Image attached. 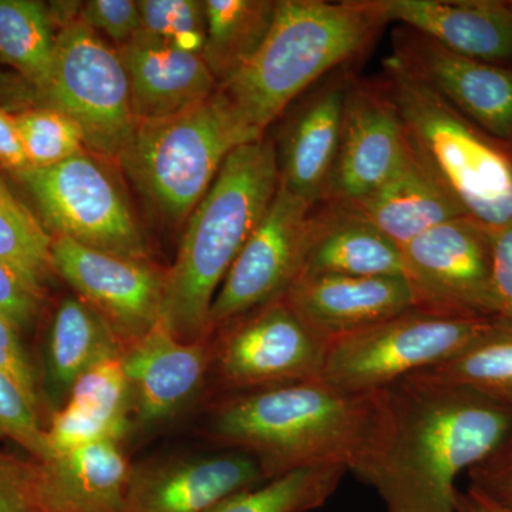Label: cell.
Listing matches in <instances>:
<instances>
[{
	"mask_svg": "<svg viewBox=\"0 0 512 512\" xmlns=\"http://www.w3.org/2000/svg\"><path fill=\"white\" fill-rule=\"evenodd\" d=\"M372 443L350 470L389 512H456V478L500 446L512 412L464 387L406 379L382 390Z\"/></svg>",
	"mask_w": 512,
	"mask_h": 512,
	"instance_id": "1",
	"label": "cell"
},
{
	"mask_svg": "<svg viewBox=\"0 0 512 512\" xmlns=\"http://www.w3.org/2000/svg\"><path fill=\"white\" fill-rule=\"evenodd\" d=\"M382 390L346 393L319 382L245 390L215 410L210 433L254 456L268 480L313 466L352 470L379 429Z\"/></svg>",
	"mask_w": 512,
	"mask_h": 512,
	"instance_id": "2",
	"label": "cell"
},
{
	"mask_svg": "<svg viewBox=\"0 0 512 512\" xmlns=\"http://www.w3.org/2000/svg\"><path fill=\"white\" fill-rule=\"evenodd\" d=\"M278 187L275 144L265 138L238 147L222 164L188 217L177 258L165 272L160 322L178 339L207 338L215 295Z\"/></svg>",
	"mask_w": 512,
	"mask_h": 512,
	"instance_id": "3",
	"label": "cell"
},
{
	"mask_svg": "<svg viewBox=\"0 0 512 512\" xmlns=\"http://www.w3.org/2000/svg\"><path fill=\"white\" fill-rule=\"evenodd\" d=\"M384 26L372 0H276L261 49L218 89L264 136L296 99L365 52Z\"/></svg>",
	"mask_w": 512,
	"mask_h": 512,
	"instance_id": "4",
	"label": "cell"
},
{
	"mask_svg": "<svg viewBox=\"0 0 512 512\" xmlns=\"http://www.w3.org/2000/svg\"><path fill=\"white\" fill-rule=\"evenodd\" d=\"M383 66L413 147L467 217L490 231L512 224L511 147L461 116L394 57Z\"/></svg>",
	"mask_w": 512,
	"mask_h": 512,
	"instance_id": "5",
	"label": "cell"
},
{
	"mask_svg": "<svg viewBox=\"0 0 512 512\" xmlns=\"http://www.w3.org/2000/svg\"><path fill=\"white\" fill-rule=\"evenodd\" d=\"M261 138L218 89L183 113L138 121L119 165L161 217L183 222L229 154Z\"/></svg>",
	"mask_w": 512,
	"mask_h": 512,
	"instance_id": "6",
	"label": "cell"
},
{
	"mask_svg": "<svg viewBox=\"0 0 512 512\" xmlns=\"http://www.w3.org/2000/svg\"><path fill=\"white\" fill-rule=\"evenodd\" d=\"M416 308L328 343L319 382L346 393H375L460 355L493 328Z\"/></svg>",
	"mask_w": 512,
	"mask_h": 512,
	"instance_id": "7",
	"label": "cell"
},
{
	"mask_svg": "<svg viewBox=\"0 0 512 512\" xmlns=\"http://www.w3.org/2000/svg\"><path fill=\"white\" fill-rule=\"evenodd\" d=\"M39 94L45 106L77 124L84 147L119 165L137 126L119 50L79 18L59 26L52 70Z\"/></svg>",
	"mask_w": 512,
	"mask_h": 512,
	"instance_id": "8",
	"label": "cell"
},
{
	"mask_svg": "<svg viewBox=\"0 0 512 512\" xmlns=\"http://www.w3.org/2000/svg\"><path fill=\"white\" fill-rule=\"evenodd\" d=\"M16 175L32 194L52 235L109 254L150 261L130 204L96 157L83 150L53 167L28 168Z\"/></svg>",
	"mask_w": 512,
	"mask_h": 512,
	"instance_id": "9",
	"label": "cell"
},
{
	"mask_svg": "<svg viewBox=\"0 0 512 512\" xmlns=\"http://www.w3.org/2000/svg\"><path fill=\"white\" fill-rule=\"evenodd\" d=\"M406 278L424 311L498 319L490 229L458 217L402 248Z\"/></svg>",
	"mask_w": 512,
	"mask_h": 512,
	"instance_id": "10",
	"label": "cell"
},
{
	"mask_svg": "<svg viewBox=\"0 0 512 512\" xmlns=\"http://www.w3.org/2000/svg\"><path fill=\"white\" fill-rule=\"evenodd\" d=\"M315 204L279 184L274 201L229 269L208 316V335L284 298L302 274Z\"/></svg>",
	"mask_w": 512,
	"mask_h": 512,
	"instance_id": "11",
	"label": "cell"
},
{
	"mask_svg": "<svg viewBox=\"0 0 512 512\" xmlns=\"http://www.w3.org/2000/svg\"><path fill=\"white\" fill-rule=\"evenodd\" d=\"M212 362L225 386L255 390L318 380L328 343L289 308L284 298L222 326Z\"/></svg>",
	"mask_w": 512,
	"mask_h": 512,
	"instance_id": "12",
	"label": "cell"
},
{
	"mask_svg": "<svg viewBox=\"0 0 512 512\" xmlns=\"http://www.w3.org/2000/svg\"><path fill=\"white\" fill-rule=\"evenodd\" d=\"M52 265L53 272L107 320L123 348L160 322L165 272L150 261L53 235Z\"/></svg>",
	"mask_w": 512,
	"mask_h": 512,
	"instance_id": "13",
	"label": "cell"
},
{
	"mask_svg": "<svg viewBox=\"0 0 512 512\" xmlns=\"http://www.w3.org/2000/svg\"><path fill=\"white\" fill-rule=\"evenodd\" d=\"M400 111L384 80L353 77L328 194L322 202H353L393 177L412 154Z\"/></svg>",
	"mask_w": 512,
	"mask_h": 512,
	"instance_id": "14",
	"label": "cell"
},
{
	"mask_svg": "<svg viewBox=\"0 0 512 512\" xmlns=\"http://www.w3.org/2000/svg\"><path fill=\"white\" fill-rule=\"evenodd\" d=\"M392 57L461 116L511 147L512 67L451 52L404 26L392 35Z\"/></svg>",
	"mask_w": 512,
	"mask_h": 512,
	"instance_id": "15",
	"label": "cell"
},
{
	"mask_svg": "<svg viewBox=\"0 0 512 512\" xmlns=\"http://www.w3.org/2000/svg\"><path fill=\"white\" fill-rule=\"evenodd\" d=\"M265 481L258 460L235 448L133 467L123 512H207Z\"/></svg>",
	"mask_w": 512,
	"mask_h": 512,
	"instance_id": "16",
	"label": "cell"
},
{
	"mask_svg": "<svg viewBox=\"0 0 512 512\" xmlns=\"http://www.w3.org/2000/svg\"><path fill=\"white\" fill-rule=\"evenodd\" d=\"M353 77L342 67L303 94L275 146L279 184L315 205L328 194Z\"/></svg>",
	"mask_w": 512,
	"mask_h": 512,
	"instance_id": "17",
	"label": "cell"
},
{
	"mask_svg": "<svg viewBox=\"0 0 512 512\" xmlns=\"http://www.w3.org/2000/svg\"><path fill=\"white\" fill-rule=\"evenodd\" d=\"M284 301L326 343L419 308L403 276L301 275Z\"/></svg>",
	"mask_w": 512,
	"mask_h": 512,
	"instance_id": "18",
	"label": "cell"
},
{
	"mask_svg": "<svg viewBox=\"0 0 512 512\" xmlns=\"http://www.w3.org/2000/svg\"><path fill=\"white\" fill-rule=\"evenodd\" d=\"M121 363L130 386L133 417L148 426L170 419L200 390L212 350L205 339L184 342L158 322L124 346Z\"/></svg>",
	"mask_w": 512,
	"mask_h": 512,
	"instance_id": "19",
	"label": "cell"
},
{
	"mask_svg": "<svg viewBox=\"0 0 512 512\" xmlns=\"http://www.w3.org/2000/svg\"><path fill=\"white\" fill-rule=\"evenodd\" d=\"M384 25L423 33L458 55L512 67V2L372 0Z\"/></svg>",
	"mask_w": 512,
	"mask_h": 512,
	"instance_id": "20",
	"label": "cell"
},
{
	"mask_svg": "<svg viewBox=\"0 0 512 512\" xmlns=\"http://www.w3.org/2000/svg\"><path fill=\"white\" fill-rule=\"evenodd\" d=\"M117 50L127 72L137 123L183 113L218 90L204 56L184 52L141 30Z\"/></svg>",
	"mask_w": 512,
	"mask_h": 512,
	"instance_id": "21",
	"label": "cell"
},
{
	"mask_svg": "<svg viewBox=\"0 0 512 512\" xmlns=\"http://www.w3.org/2000/svg\"><path fill=\"white\" fill-rule=\"evenodd\" d=\"M131 468L111 440L37 461L39 512H123Z\"/></svg>",
	"mask_w": 512,
	"mask_h": 512,
	"instance_id": "22",
	"label": "cell"
},
{
	"mask_svg": "<svg viewBox=\"0 0 512 512\" xmlns=\"http://www.w3.org/2000/svg\"><path fill=\"white\" fill-rule=\"evenodd\" d=\"M338 204L379 229L400 249L443 222L467 217L446 184L414 147L406 163L382 187L360 200Z\"/></svg>",
	"mask_w": 512,
	"mask_h": 512,
	"instance_id": "23",
	"label": "cell"
},
{
	"mask_svg": "<svg viewBox=\"0 0 512 512\" xmlns=\"http://www.w3.org/2000/svg\"><path fill=\"white\" fill-rule=\"evenodd\" d=\"M301 275L403 276L402 249L338 202L313 207ZM299 275V276H301Z\"/></svg>",
	"mask_w": 512,
	"mask_h": 512,
	"instance_id": "24",
	"label": "cell"
},
{
	"mask_svg": "<svg viewBox=\"0 0 512 512\" xmlns=\"http://www.w3.org/2000/svg\"><path fill=\"white\" fill-rule=\"evenodd\" d=\"M123 343L107 320L79 296L63 299L53 316L45 350V387L57 412L76 380L106 357L120 355Z\"/></svg>",
	"mask_w": 512,
	"mask_h": 512,
	"instance_id": "25",
	"label": "cell"
},
{
	"mask_svg": "<svg viewBox=\"0 0 512 512\" xmlns=\"http://www.w3.org/2000/svg\"><path fill=\"white\" fill-rule=\"evenodd\" d=\"M204 56L218 86L247 66L261 49L276 13V0H204Z\"/></svg>",
	"mask_w": 512,
	"mask_h": 512,
	"instance_id": "26",
	"label": "cell"
},
{
	"mask_svg": "<svg viewBox=\"0 0 512 512\" xmlns=\"http://www.w3.org/2000/svg\"><path fill=\"white\" fill-rule=\"evenodd\" d=\"M409 377L473 390L512 412V323L495 320L493 328L460 355Z\"/></svg>",
	"mask_w": 512,
	"mask_h": 512,
	"instance_id": "27",
	"label": "cell"
},
{
	"mask_svg": "<svg viewBox=\"0 0 512 512\" xmlns=\"http://www.w3.org/2000/svg\"><path fill=\"white\" fill-rule=\"evenodd\" d=\"M50 10L35 0H0V59L5 60L37 93L45 89L56 46Z\"/></svg>",
	"mask_w": 512,
	"mask_h": 512,
	"instance_id": "28",
	"label": "cell"
},
{
	"mask_svg": "<svg viewBox=\"0 0 512 512\" xmlns=\"http://www.w3.org/2000/svg\"><path fill=\"white\" fill-rule=\"evenodd\" d=\"M349 473L343 466H313L289 471L256 487L229 495L207 512H309L318 510Z\"/></svg>",
	"mask_w": 512,
	"mask_h": 512,
	"instance_id": "29",
	"label": "cell"
},
{
	"mask_svg": "<svg viewBox=\"0 0 512 512\" xmlns=\"http://www.w3.org/2000/svg\"><path fill=\"white\" fill-rule=\"evenodd\" d=\"M62 407L121 441L133 417L130 386L121 353L106 357L86 370L73 384Z\"/></svg>",
	"mask_w": 512,
	"mask_h": 512,
	"instance_id": "30",
	"label": "cell"
},
{
	"mask_svg": "<svg viewBox=\"0 0 512 512\" xmlns=\"http://www.w3.org/2000/svg\"><path fill=\"white\" fill-rule=\"evenodd\" d=\"M53 235L0 177V261L43 286L53 274Z\"/></svg>",
	"mask_w": 512,
	"mask_h": 512,
	"instance_id": "31",
	"label": "cell"
},
{
	"mask_svg": "<svg viewBox=\"0 0 512 512\" xmlns=\"http://www.w3.org/2000/svg\"><path fill=\"white\" fill-rule=\"evenodd\" d=\"M15 119L30 168L53 167L83 151L82 131L62 111L42 106Z\"/></svg>",
	"mask_w": 512,
	"mask_h": 512,
	"instance_id": "32",
	"label": "cell"
},
{
	"mask_svg": "<svg viewBox=\"0 0 512 512\" xmlns=\"http://www.w3.org/2000/svg\"><path fill=\"white\" fill-rule=\"evenodd\" d=\"M141 32L202 55L207 36L204 2L200 0H140Z\"/></svg>",
	"mask_w": 512,
	"mask_h": 512,
	"instance_id": "33",
	"label": "cell"
},
{
	"mask_svg": "<svg viewBox=\"0 0 512 512\" xmlns=\"http://www.w3.org/2000/svg\"><path fill=\"white\" fill-rule=\"evenodd\" d=\"M0 439L15 441L36 461L52 457L37 409L18 383L0 370Z\"/></svg>",
	"mask_w": 512,
	"mask_h": 512,
	"instance_id": "34",
	"label": "cell"
},
{
	"mask_svg": "<svg viewBox=\"0 0 512 512\" xmlns=\"http://www.w3.org/2000/svg\"><path fill=\"white\" fill-rule=\"evenodd\" d=\"M79 20L121 47L141 30L140 6L134 0H90L82 3ZM117 47V49H119Z\"/></svg>",
	"mask_w": 512,
	"mask_h": 512,
	"instance_id": "35",
	"label": "cell"
},
{
	"mask_svg": "<svg viewBox=\"0 0 512 512\" xmlns=\"http://www.w3.org/2000/svg\"><path fill=\"white\" fill-rule=\"evenodd\" d=\"M468 476V490L512 512V431L490 456L468 470Z\"/></svg>",
	"mask_w": 512,
	"mask_h": 512,
	"instance_id": "36",
	"label": "cell"
},
{
	"mask_svg": "<svg viewBox=\"0 0 512 512\" xmlns=\"http://www.w3.org/2000/svg\"><path fill=\"white\" fill-rule=\"evenodd\" d=\"M43 288L18 269L0 261V316L19 330L28 328L42 305Z\"/></svg>",
	"mask_w": 512,
	"mask_h": 512,
	"instance_id": "37",
	"label": "cell"
},
{
	"mask_svg": "<svg viewBox=\"0 0 512 512\" xmlns=\"http://www.w3.org/2000/svg\"><path fill=\"white\" fill-rule=\"evenodd\" d=\"M36 481L37 461L0 453V512H39Z\"/></svg>",
	"mask_w": 512,
	"mask_h": 512,
	"instance_id": "38",
	"label": "cell"
},
{
	"mask_svg": "<svg viewBox=\"0 0 512 512\" xmlns=\"http://www.w3.org/2000/svg\"><path fill=\"white\" fill-rule=\"evenodd\" d=\"M20 330L0 316V370L12 377L33 406L39 407L36 372L20 340Z\"/></svg>",
	"mask_w": 512,
	"mask_h": 512,
	"instance_id": "39",
	"label": "cell"
},
{
	"mask_svg": "<svg viewBox=\"0 0 512 512\" xmlns=\"http://www.w3.org/2000/svg\"><path fill=\"white\" fill-rule=\"evenodd\" d=\"M490 232L497 315L512 323V224Z\"/></svg>",
	"mask_w": 512,
	"mask_h": 512,
	"instance_id": "40",
	"label": "cell"
},
{
	"mask_svg": "<svg viewBox=\"0 0 512 512\" xmlns=\"http://www.w3.org/2000/svg\"><path fill=\"white\" fill-rule=\"evenodd\" d=\"M0 164L19 174L30 168L15 116L0 109Z\"/></svg>",
	"mask_w": 512,
	"mask_h": 512,
	"instance_id": "41",
	"label": "cell"
},
{
	"mask_svg": "<svg viewBox=\"0 0 512 512\" xmlns=\"http://www.w3.org/2000/svg\"><path fill=\"white\" fill-rule=\"evenodd\" d=\"M456 512H490L480 498L476 497L470 490L467 493L457 491Z\"/></svg>",
	"mask_w": 512,
	"mask_h": 512,
	"instance_id": "42",
	"label": "cell"
},
{
	"mask_svg": "<svg viewBox=\"0 0 512 512\" xmlns=\"http://www.w3.org/2000/svg\"><path fill=\"white\" fill-rule=\"evenodd\" d=\"M471 493H473V491H471ZM474 495H476V497H478L477 494H474ZM478 498H480V497H478ZM480 500H481V503H483L485 505V507H487L488 510H490V512H511V511L504 510V508L497 507V505L488 503V501L483 500V498H480Z\"/></svg>",
	"mask_w": 512,
	"mask_h": 512,
	"instance_id": "43",
	"label": "cell"
},
{
	"mask_svg": "<svg viewBox=\"0 0 512 512\" xmlns=\"http://www.w3.org/2000/svg\"><path fill=\"white\" fill-rule=\"evenodd\" d=\"M511 150H512V144H511Z\"/></svg>",
	"mask_w": 512,
	"mask_h": 512,
	"instance_id": "44",
	"label": "cell"
}]
</instances>
